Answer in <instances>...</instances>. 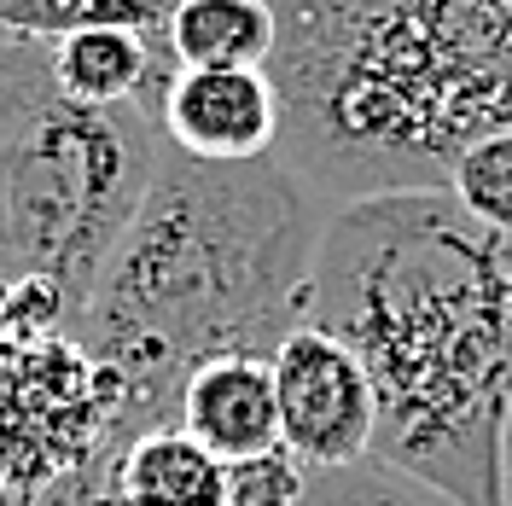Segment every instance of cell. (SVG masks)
I'll return each mask as SVG.
<instances>
[{
  "label": "cell",
  "mask_w": 512,
  "mask_h": 506,
  "mask_svg": "<svg viewBox=\"0 0 512 506\" xmlns=\"http://www.w3.org/2000/svg\"><path fill=\"white\" fill-rule=\"evenodd\" d=\"M222 472L210 448H198L181 425H163L117 448L111 489L128 506H222Z\"/></svg>",
  "instance_id": "10"
},
{
  "label": "cell",
  "mask_w": 512,
  "mask_h": 506,
  "mask_svg": "<svg viewBox=\"0 0 512 506\" xmlns=\"http://www.w3.org/2000/svg\"><path fill=\"white\" fill-rule=\"evenodd\" d=\"M53 285H0V489H41L117 454L123 379L70 332Z\"/></svg>",
  "instance_id": "5"
},
{
  "label": "cell",
  "mask_w": 512,
  "mask_h": 506,
  "mask_svg": "<svg viewBox=\"0 0 512 506\" xmlns=\"http://www.w3.org/2000/svg\"><path fill=\"white\" fill-rule=\"evenodd\" d=\"M507 297H512V256H507Z\"/></svg>",
  "instance_id": "19"
},
{
  "label": "cell",
  "mask_w": 512,
  "mask_h": 506,
  "mask_svg": "<svg viewBox=\"0 0 512 506\" xmlns=\"http://www.w3.org/2000/svg\"><path fill=\"white\" fill-rule=\"evenodd\" d=\"M268 82L303 187L338 204L448 192L483 134L512 128V0H268Z\"/></svg>",
  "instance_id": "3"
},
{
  "label": "cell",
  "mask_w": 512,
  "mask_h": 506,
  "mask_svg": "<svg viewBox=\"0 0 512 506\" xmlns=\"http://www.w3.org/2000/svg\"><path fill=\"white\" fill-rule=\"evenodd\" d=\"M163 35L175 64L192 70H268L280 18L268 0H181Z\"/></svg>",
  "instance_id": "11"
},
{
  "label": "cell",
  "mask_w": 512,
  "mask_h": 506,
  "mask_svg": "<svg viewBox=\"0 0 512 506\" xmlns=\"http://www.w3.org/2000/svg\"><path fill=\"white\" fill-rule=\"evenodd\" d=\"M297 506H460V501H448L443 489L419 483L414 472L367 454V460L338 466V472H309V489H303Z\"/></svg>",
  "instance_id": "14"
},
{
  "label": "cell",
  "mask_w": 512,
  "mask_h": 506,
  "mask_svg": "<svg viewBox=\"0 0 512 506\" xmlns=\"http://www.w3.org/2000/svg\"><path fill=\"white\" fill-rule=\"evenodd\" d=\"M163 152L169 140L158 128V111H88L64 94L47 99L12 163V285H53L76 315L111 245L134 222Z\"/></svg>",
  "instance_id": "4"
},
{
  "label": "cell",
  "mask_w": 512,
  "mask_h": 506,
  "mask_svg": "<svg viewBox=\"0 0 512 506\" xmlns=\"http://www.w3.org/2000/svg\"><path fill=\"white\" fill-rule=\"evenodd\" d=\"M448 198L512 245V128L466 146V158L448 169Z\"/></svg>",
  "instance_id": "15"
},
{
  "label": "cell",
  "mask_w": 512,
  "mask_h": 506,
  "mask_svg": "<svg viewBox=\"0 0 512 506\" xmlns=\"http://www.w3.org/2000/svg\"><path fill=\"white\" fill-rule=\"evenodd\" d=\"M501 506H512V408L501 425Z\"/></svg>",
  "instance_id": "17"
},
{
  "label": "cell",
  "mask_w": 512,
  "mask_h": 506,
  "mask_svg": "<svg viewBox=\"0 0 512 506\" xmlns=\"http://www.w3.org/2000/svg\"><path fill=\"white\" fill-rule=\"evenodd\" d=\"M59 94L53 53L41 41H0V285H12V239H6V204H12V163L18 146Z\"/></svg>",
  "instance_id": "12"
},
{
  "label": "cell",
  "mask_w": 512,
  "mask_h": 506,
  "mask_svg": "<svg viewBox=\"0 0 512 506\" xmlns=\"http://www.w3.org/2000/svg\"><path fill=\"white\" fill-rule=\"evenodd\" d=\"M268 367H274V402H280V448L303 472H338L373 454L379 402L350 344H338L320 326H297L268 355Z\"/></svg>",
  "instance_id": "6"
},
{
  "label": "cell",
  "mask_w": 512,
  "mask_h": 506,
  "mask_svg": "<svg viewBox=\"0 0 512 506\" xmlns=\"http://www.w3.org/2000/svg\"><path fill=\"white\" fill-rule=\"evenodd\" d=\"M309 489V472L286 448H268L256 460H233L222 472V506H297Z\"/></svg>",
  "instance_id": "16"
},
{
  "label": "cell",
  "mask_w": 512,
  "mask_h": 506,
  "mask_svg": "<svg viewBox=\"0 0 512 506\" xmlns=\"http://www.w3.org/2000/svg\"><path fill=\"white\" fill-rule=\"evenodd\" d=\"M181 0H0V41H41L53 47L76 30H169Z\"/></svg>",
  "instance_id": "13"
},
{
  "label": "cell",
  "mask_w": 512,
  "mask_h": 506,
  "mask_svg": "<svg viewBox=\"0 0 512 506\" xmlns=\"http://www.w3.org/2000/svg\"><path fill=\"white\" fill-rule=\"evenodd\" d=\"M501 233L448 192H390L326 216L309 320L355 349L379 402L373 454L460 506H501L512 297Z\"/></svg>",
  "instance_id": "1"
},
{
  "label": "cell",
  "mask_w": 512,
  "mask_h": 506,
  "mask_svg": "<svg viewBox=\"0 0 512 506\" xmlns=\"http://www.w3.org/2000/svg\"><path fill=\"white\" fill-rule=\"evenodd\" d=\"M169 152L198 163H251L280 146V94L268 70H192L175 64L158 105Z\"/></svg>",
  "instance_id": "7"
},
{
  "label": "cell",
  "mask_w": 512,
  "mask_h": 506,
  "mask_svg": "<svg viewBox=\"0 0 512 506\" xmlns=\"http://www.w3.org/2000/svg\"><path fill=\"white\" fill-rule=\"evenodd\" d=\"M99 506H128V501H117V489H111V495H105V501H99Z\"/></svg>",
  "instance_id": "18"
},
{
  "label": "cell",
  "mask_w": 512,
  "mask_h": 506,
  "mask_svg": "<svg viewBox=\"0 0 512 506\" xmlns=\"http://www.w3.org/2000/svg\"><path fill=\"white\" fill-rule=\"evenodd\" d=\"M175 425L198 448H210L222 466L256 460L268 448H280V402H274V367L262 355H222L204 361L181 384V408Z\"/></svg>",
  "instance_id": "8"
},
{
  "label": "cell",
  "mask_w": 512,
  "mask_h": 506,
  "mask_svg": "<svg viewBox=\"0 0 512 506\" xmlns=\"http://www.w3.org/2000/svg\"><path fill=\"white\" fill-rule=\"evenodd\" d=\"M326 216L332 204L280 158L198 163L163 152L134 222L64 326L123 379L117 448L175 425L181 384L204 361H268L309 320Z\"/></svg>",
  "instance_id": "2"
},
{
  "label": "cell",
  "mask_w": 512,
  "mask_h": 506,
  "mask_svg": "<svg viewBox=\"0 0 512 506\" xmlns=\"http://www.w3.org/2000/svg\"><path fill=\"white\" fill-rule=\"evenodd\" d=\"M53 53V82L64 99L88 105V111H158L163 88L175 76V53H169V35L163 30H123V24H105V30H76L47 47Z\"/></svg>",
  "instance_id": "9"
}]
</instances>
